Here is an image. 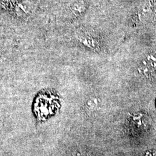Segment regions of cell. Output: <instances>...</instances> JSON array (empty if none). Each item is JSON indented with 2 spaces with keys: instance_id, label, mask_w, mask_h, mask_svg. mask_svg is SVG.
<instances>
[{
  "instance_id": "obj_1",
  "label": "cell",
  "mask_w": 156,
  "mask_h": 156,
  "mask_svg": "<svg viewBox=\"0 0 156 156\" xmlns=\"http://www.w3.org/2000/svg\"><path fill=\"white\" fill-rule=\"evenodd\" d=\"M145 63L151 69H156V51H151L146 55Z\"/></svg>"
}]
</instances>
